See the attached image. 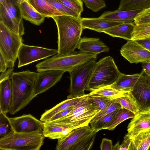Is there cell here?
Segmentation results:
<instances>
[{
    "label": "cell",
    "instance_id": "4dcf8cb0",
    "mask_svg": "<svg viewBox=\"0 0 150 150\" xmlns=\"http://www.w3.org/2000/svg\"><path fill=\"white\" fill-rule=\"evenodd\" d=\"M150 37V23L135 25L131 40L137 41Z\"/></svg>",
    "mask_w": 150,
    "mask_h": 150
},
{
    "label": "cell",
    "instance_id": "1f68e13d",
    "mask_svg": "<svg viewBox=\"0 0 150 150\" xmlns=\"http://www.w3.org/2000/svg\"><path fill=\"white\" fill-rule=\"evenodd\" d=\"M87 96L90 101L100 110L104 109L112 100L116 99L91 93L87 94Z\"/></svg>",
    "mask_w": 150,
    "mask_h": 150
},
{
    "label": "cell",
    "instance_id": "f35d334b",
    "mask_svg": "<svg viewBox=\"0 0 150 150\" xmlns=\"http://www.w3.org/2000/svg\"><path fill=\"white\" fill-rule=\"evenodd\" d=\"M85 6L94 12H97L105 7L106 4L104 0H81Z\"/></svg>",
    "mask_w": 150,
    "mask_h": 150
},
{
    "label": "cell",
    "instance_id": "8fae6325",
    "mask_svg": "<svg viewBox=\"0 0 150 150\" xmlns=\"http://www.w3.org/2000/svg\"><path fill=\"white\" fill-rule=\"evenodd\" d=\"M57 53V50L30 46L23 43L18 54V68L53 56Z\"/></svg>",
    "mask_w": 150,
    "mask_h": 150
},
{
    "label": "cell",
    "instance_id": "60d3db41",
    "mask_svg": "<svg viewBox=\"0 0 150 150\" xmlns=\"http://www.w3.org/2000/svg\"><path fill=\"white\" fill-rule=\"evenodd\" d=\"M15 64L7 60L0 53V72L5 71L7 69L14 68Z\"/></svg>",
    "mask_w": 150,
    "mask_h": 150
},
{
    "label": "cell",
    "instance_id": "4316f807",
    "mask_svg": "<svg viewBox=\"0 0 150 150\" xmlns=\"http://www.w3.org/2000/svg\"><path fill=\"white\" fill-rule=\"evenodd\" d=\"M150 7V0H120L117 10L120 11L143 10Z\"/></svg>",
    "mask_w": 150,
    "mask_h": 150
},
{
    "label": "cell",
    "instance_id": "816d5d0a",
    "mask_svg": "<svg viewBox=\"0 0 150 150\" xmlns=\"http://www.w3.org/2000/svg\"><path fill=\"white\" fill-rule=\"evenodd\" d=\"M150 150V146L149 148L148 149V150Z\"/></svg>",
    "mask_w": 150,
    "mask_h": 150
},
{
    "label": "cell",
    "instance_id": "ac0fdd59",
    "mask_svg": "<svg viewBox=\"0 0 150 150\" xmlns=\"http://www.w3.org/2000/svg\"><path fill=\"white\" fill-rule=\"evenodd\" d=\"M13 90L11 76L0 82V112H9L13 103Z\"/></svg>",
    "mask_w": 150,
    "mask_h": 150
},
{
    "label": "cell",
    "instance_id": "603a6c76",
    "mask_svg": "<svg viewBox=\"0 0 150 150\" xmlns=\"http://www.w3.org/2000/svg\"><path fill=\"white\" fill-rule=\"evenodd\" d=\"M22 18L31 23L40 25L44 22L45 17L38 12L27 1L19 3Z\"/></svg>",
    "mask_w": 150,
    "mask_h": 150
},
{
    "label": "cell",
    "instance_id": "3957f363",
    "mask_svg": "<svg viewBox=\"0 0 150 150\" xmlns=\"http://www.w3.org/2000/svg\"><path fill=\"white\" fill-rule=\"evenodd\" d=\"M97 55L81 51L61 55L57 54L38 63L36 66V71L39 72L55 70L69 72L86 62L96 60Z\"/></svg>",
    "mask_w": 150,
    "mask_h": 150
},
{
    "label": "cell",
    "instance_id": "ba28073f",
    "mask_svg": "<svg viewBox=\"0 0 150 150\" xmlns=\"http://www.w3.org/2000/svg\"><path fill=\"white\" fill-rule=\"evenodd\" d=\"M93 60L86 62L69 72L70 83L67 99L84 96L85 91L91 77L96 63Z\"/></svg>",
    "mask_w": 150,
    "mask_h": 150
},
{
    "label": "cell",
    "instance_id": "f5cc1de1",
    "mask_svg": "<svg viewBox=\"0 0 150 150\" xmlns=\"http://www.w3.org/2000/svg\"><path fill=\"white\" fill-rule=\"evenodd\" d=\"M149 40H150V37L149 38Z\"/></svg>",
    "mask_w": 150,
    "mask_h": 150
},
{
    "label": "cell",
    "instance_id": "30bf717a",
    "mask_svg": "<svg viewBox=\"0 0 150 150\" xmlns=\"http://www.w3.org/2000/svg\"><path fill=\"white\" fill-rule=\"evenodd\" d=\"M23 41L22 36L11 31L0 22V53L9 62L15 64Z\"/></svg>",
    "mask_w": 150,
    "mask_h": 150
},
{
    "label": "cell",
    "instance_id": "9a60e30c",
    "mask_svg": "<svg viewBox=\"0 0 150 150\" xmlns=\"http://www.w3.org/2000/svg\"><path fill=\"white\" fill-rule=\"evenodd\" d=\"M64 71L49 70L38 72L34 87L36 95L47 91L61 80Z\"/></svg>",
    "mask_w": 150,
    "mask_h": 150
},
{
    "label": "cell",
    "instance_id": "c3c4849f",
    "mask_svg": "<svg viewBox=\"0 0 150 150\" xmlns=\"http://www.w3.org/2000/svg\"><path fill=\"white\" fill-rule=\"evenodd\" d=\"M120 146L119 142H117L113 146V150H120Z\"/></svg>",
    "mask_w": 150,
    "mask_h": 150
},
{
    "label": "cell",
    "instance_id": "83f0119b",
    "mask_svg": "<svg viewBox=\"0 0 150 150\" xmlns=\"http://www.w3.org/2000/svg\"><path fill=\"white\" fill-rule=\"evenodd\" d=\"M150 146V132H141L132 138L129 150H148Z\"/></svg>",
    "mask_w": 150,
    "mask_h": 150
},
{
    "label": "cell",
    "instance_id": "8d00e7d4",
    "mask_svg": "<svg viewBox=\"0 0 150 150\" xmlns=\"http://www.w3.org/2000/svg\"><path fill=\"white\" fill-rule=\"evenodd\" d=\"M56 8L66 15L72 16L76 18H81V15L69 8L57 0H47Z\"/></svg>",
    "mask_w": 150,
    "mask_h": 150
},
{
    "label": "cell",
    "instance_id": "681fc988",
    "mask_svg": "<svg viewBox=\"0 0 150 150\" xmlns=\"http://www.w3.org/2000/svg\"><path fill=\"white\" fill-rule=\"evenodd\" d=\"M19 3H21L25 1H27V0H17Z\"/></svg>",
    "mask_w": 150,
    "mask_h": 150
},
{
    "label": "cell",
    "instance_id": "f907efd6",
    "mask_svg": "<svg viewBox=\"0 0 150 150\" xmlns=\"http://www.w3.org/2000/svg\"><path fill=\"white\" fill-rule=\"evenodd\" d=\"M5 0H0V4H2L3 3Z\"/></svg>",
    "mask_w": 150,
    "mask_h": 150
},
{
    "label": "cell",
    "instance_id": "7a4b0ae2",
    "mask_svg": "<svg viewBox=\"0 0 150 150\" xmlns=\"http://www.w3.org/2000/svg\"><path fill=\"white\" fill-rule=\"evenodd\" d=\"M38 73L29 70L12 72L13 100L9 113L14 115L24 108L37 96L34 91Z\"/></svg>",
    "mask_w": 150,
    "mask_h": 150
},
{
    "label": "cell",
    "instance_id": "e575fe53",
    "mask_svg": "<svg viewBox=\"0 0 150 150\" xmlns=\"http://www.w3.org/2000/svg\"><path fill=\"white\" fill-rule=\"evenodd\" d=\"M115 99L112 100L104 109L98 112L92 119L90 124L93 123L104 116L121 108L120 105L115 101Z\"/></svg>",
    "mask_w": 150,
    "mask_h": 150
},
{
    "label": "cell",
    "instance_id": "7402d4cb",
    "mask_svg": "<svg viewBox=\"0 0 150 150\" xmlns=\"http://www.w3.org/2000/svg\"><path fill=\"white\" fill-rule=\"evenodd\" d=\"M142 10L107 11L103 13L100 17L122 23H132L138 13Z\"/></svg>",
    "mask_w": 150,
    "mask_h": 150
},
{
    "label": "cell",
    "instance_id": "8992f818",
    "mask_svg": "<svg viewBox=\"0 0 150 150\" xmlns=\"http://www.w3.org/2000/svg\"><path fill=\"white\" fill-rule=\"evenodd\" d=\"M97 132L89 125L73 129L67 136L58 140L56 150H89Z\"/></svg>",
    "mask_w": 150,
    "mask_h": 150
},
{
    "label": "cell",
    "instance_id": "277c9868",
    "mask_svg": "<svg viewBox=\"0 0 150 150\" xmlns=\"http://www.w3.org/2000/svg\"><path fill=\"white\" fill-rule=\"evenodd\" d=\"M121 73L113 58L110 56L105 57L96 62L85 90L91 92L110 86L116 81Z\"/></svg>",
    "mask_w": 150,
    "mask_h": 150
},
{
    "label": "cell",
    "instance_id": "5bb4252c",
    "mask_svg": "<svg viewBox=\"0 0 150 150\" xmlns=\"http://www.w3.org/2000/svg\"><path fill=\"white\" fill-rule=\"evenodd\" d=\"M14 132L18 133H30L43 131V122L31 114L23 115L9 118Z\"/></svg>",
    "mask_w": 150,
    "mask_h": 150
},
{
    "label": "cell",
    "instance_id": "7c38bea8",
    "mask_svg": "<svg viewBox=\"0 0 150 150\" xmlns=\"http://www.w3.org/2000/svg\"><path fill=\"white\" fill-rule=\"evenodd\" d=\"M131 92L140 110L150 109V76L143 69Z\"/></svg>",
    "mask_w": 150,
    "mask_h": 150
},
{
    "label": "cell",
    "instance_id": "7bdbcfd3",
    "mask_svg": "<svg viewBox=\"0 0 150 150\" xmlns=\"http://www.w3.org/2000/svg\"><path fill=\"white\" fill-rule=\"evenodd\" d=\"M73 107V106L57 113L52 117L48 121H55L64 117L67 115L71 110Z\"/></svg>",
    "mask_w": 150,
    "mask_h": 150
},
{
    "label": "cell",
    "instance_id": "cb8c5ba5",
    "mask_svg": "<svg viewBox=\"0 0 150 150\" xmlns=\"http://www.w3.org/2000/svg\"><path fill=\"white\" fill-rule=\"evenodd\" d=\"M135 24L134 22L123 23L105 29L102 32L113 37L131 40Z\"/></svg>",
    "mask_w": 150,
    "mask_h": 150
},
{
    "label": "cell",
    "instance_id": "bcb514c9",
    "mask_svg": "<svg viewBox=\"0 0 150 150\" xmlns=\"http://www.w3.org/2000/svg\"><path fill=\"white\" fill-rule=\"evenodd\" d=\"M137 41L144 47L150 51V40L149 38L140 40Z\"/></svg>",
    "mask_w": 150,
    "mask_h": 150
},
{
    "label": "cell",
    "instance_id": "b9f144b4",
    "mask_svg": "<svg viewBox=\"0 0 150 150\" xmlns=\"http://www.w3.org/2000/svg\"><path fill=\"white\" fill-rule=\"evenodd\" d=\"M132 142V138L127 134L124 137L122 142L120 145V150H129Z\"/></svg>",
    "mask_w": 150,
    "mask_h": 150
},
{
    "label": "cell",
    "instance_id": "d6986e66",
    "mask_svg": "<svg viewBox=\"0 0 150 150\" xmlns=\"http://www.w3.org/2000/svg\"><path fill=\"white\" fill-rule=\"evenodd\" d=\"M77 48L81 52L97 54L109 51V47L99 38L86 37L81 38Z\"/></svg>",
    "mask_w": 150,
    "mask_h": 150
},
{
    "label": "cell",
    "instance_id": "d4e9b609",
    "mask_svg": "<svg viewBox=\"0 0 150 150\" xmlns=\"http://www.w3.org/2000/svg\"><path fill=\"white\" fill-rule=\"evenodd\" d=\"M38 12L45 18L65 15L57 8L47 0H27Z\"/></svg>",
    "mask_w": 150,
    "mask_h": 150
},
{
    "label": "cell",
    "instance_id": "f6af8a7d",
    "mask_svg": "<svg viewBox=\"0 0 150 150\" xmlns=\"http://www.w3.org/2000/svg\"><path fill=\"white\" fill-rule=\"evenodd\" d=\"M14 68H9L5 71L1 73L0 77V82L9 77L11 75Z\"/></svg>",
    "mask_w": 150,
    "mask_h": 150
},
{
    "label": "cell",
    "instance_id": "74e56055",
    "mask_svg": "<svg viewBox=\"0 0 150 150\" xmlns=\"http://www.w3.org/2000/svg\"><path fill=\"white\" fill-rule=\"evenodd\" d=\"M64 5L81 15L83 11V3L81 0H57Z\"/></svg>",
    "mask_w": 150,
    "mask_h": 150
},
{
    "label": "cell",
    "instance_id": "5b68a950",
    "mask_svg": "<svg viewBox=\"0 0 150 150\" xmlns=\"http://www.w3.org/2000/svg\"><path fill=\"white\" fill-rule=\"evenodd\" d=\"M45 137L43 131L30 133L13 131L0 138V149L2 150H39Z\"/></svg>",
    "mask_w": 150,
    "mask_h": 150
},
{
    "label": "cell",
    "instance_id": "ee69618b",
    "mask_svg": "<svg viewBox=\"0 0 150 150\" xmlns=\"http://www.w3.org/2000/svg\"><path fill=\"white\" fill-rule=\"evenodd\" d=\"M113 147L112 140L106 138L102 139L100 146L101 150H113Z\"/></svg>",
    "mask_w": 150,
    "mask_h": 150
},
{
    "label": "cell",
    "instance_id": "f1b7e54d",
    "mask_svg": "<svg viewBox=\"0 0 150 150\" xmlns=\"http://www.w3.org/2000/svg\"><path fill=\"white\" fill-rule=\"evenodd\" d=\"M115 101L120 105L121 108L128 110L134 115L140 110L136 100L131 92L124 93L116 98Z\"/></svg>",
    "mask_w": 150,
    "mask_h": 150
},
{
    "label": "cell",
    "instance_id": "9c48e42d",
    "mask_svg": "<svg viewBox=\"0 0 150 150\" xmlns=\"http://www.w3.org/2000/svg\"><path fill=\"white\" fill-rule=\"evenodd\" d=\"M22 19L17 0H5L0 4V22L11 31L22 36L25 34Z\"/></svg>",
    "mask_w": 150,
    "mask_h": 150
},
{
    "label": "cell",
    "instance_id": "7dc6e473",
    "mask_svg": "<svg viewBox=\"0 0 150 150\" xmlns=\"http://www.w3.org/2000/svg\"><path fill=\"white\" fill-rule=\"evenodd\" d=\"M142 69L148 75L150 76V62L142 63Z\"/></svg>",
    "mask_w": 150,
    "mask_h": 150
},
{
    "label": "cell",
    "instance_id": "2e32d148",
    "mask_svg": "<svg viewBox=\"0 0 150 150\" xmlns=\"http://www.w3.org/2000/svg\"><path fill=\"white\" fill-rule=\"evenodd\" d=\"M127 131L131 138L143 132H150V109L140 110L135 114L128 125Z\"/></svg>",
    "mask_w": 150,
    "mask_h": 150
},
{
    "label": "cell",
    "instance_id": "f546056e",
    "mask_svg": "<svg viewBox=\"0 0 150 150\" xmlns=\"http://www.w3.org/2000/svg\"><path fill=\"white\" fill-rule=\"evenodd\" d=\"M134 115L131 111L121 108L104 129L113 130L121 123L128 119L132 118Z\"/></svg>",
    "mask_w": 150,
    "mask_h": 150
},
{
    "label": "cell",
    "instance_id": "d590c367",
    "mask_svg": "<svg viewBox=\"0 0 150 150\" xmlns=\"http://www.w3.org/2000/svg\"><path fill=\"white\" fill-rule=\"evenodd\" d=\"M90 93L105 96L116 98L126 92L117 91L108 86L100 88L93 91Z\"/></svg>",
    "mask_w": 150,
    "mask_h": 150
},
{
    "label": "cell",
    "instance_id": "52a82bcc",
    "mask_svg": "<svg viewBox=\"0 0 150 150\" xmlns=\"http://www.w3.org/2000/svg\"><path fill=\"white\" fill-rule=\"evenodd\" d=\"M100 111L90 101L87 94H86L73 106L72 110L67 115L54 122L78 127L88 125L92 119Z\"/></svg>",
    "mask_w": 150,
    "mask_h": 150
},
{
    "label": "cell",
    "instance_id": "d6a6232c",
    "mask_svg": "<svg viewBox=\"0 0 150 150\" xmlns=\"http://www.w3.org/2000/svg\"><path fill=\"white\" fill-rule=\"evenodd\" d=\"M120 109L113 111L103 117L95 122L90 124L91 127L97 132L101 130L104 129Z\"/></svg>",
    "mask_w": 150,
    "mask_h": 150
},
{
    "label": "cell",
    "instance_id": "836d02e7",
    "mask_svg": "<svg viewBox=\"0 0 150 150\" xmlns=\"http://www.w3.org/2000/svg\"><path fill=\"white\" fill-rule=\"evenodd\" d=\"M14 131L9 118L0 112V138L4 137Z\"/></svg>",
    "mask_w": 150,
    "mask_h": 150
},
{
    "label": "cell",
    "instance_id": "6da1fadb",
    "mask_svg": "<svg viewBox=\"0 0 150 150\" xmlns=\"http://www.w3.org/2000/svg\"><path fill=\"white\" fill-rule=\"evenodd\" d=\"M58 31L57 54H67L77 48L83 30L81 18L68 15H62L52 18Z\"/></svg>",
    "mask_w": 150,
    "mask_h": 150
},
{
    "label": "cell",
    "instance_id": "ffe728a7",
    "mask_svg": "<svg viewBox=\"0 0 150 150\" xmlns=\"http://www.w3.org/2000/svg\"><path fill=\"white\" fill-rule=\"evenodd\" d=\"M81 22L83 29H88L96 31L102 33L104 30L117 25L122 22L103 18H81Z\"/></svg>",
    "mask_w": 150,
    "mask_h": 150
},
{
    "label": "cell",
    "instance_id": "484cf974",
    "mask_svg": "<svg viewBox=\"0 0 150 150\" xmlns=\"http://www.w3.org/2000/svg\"><path fill=\"white\" fill-rule=\"evenodd\" d=\"M83 96L67 99L51 109L46 110L41 115L40 120L44 122L48 121L52 117L57 113L74 105Z\"/></svg>",
    "mask_w": 150,
    "mask_h": 150
},
{
    "label": "cell",
    "instance_id": "ab89813d",
    "mask_svg": "<svg viewBox=\"0 0 150 150\" xmlns=\"http://www.w3.org/2000/svg\"><path fill=\"white\" fill-rule=\"evenodd\" d=\"M135 25L150 23V7L138 13L134 21Z\"/></svg>",
    "mask_w": 150,
    "mask_h": 150
},
{
    "label": "cell",
    "instance_id": "4fadbf2b",
    "mask_svg": "<svg viewBox=\"0 0 150 150\" xmlns=\"http://www.w3.org/2000/svg\"><path fill=\"white\" fill-rule=\"evenodd\" d=\"M120 53L131 64L150 62V51L137 41L128 40L122 47Z\"/></svg>",
    "mask_w": 150,
    "mask_h": 150
},
{
    "label": "cell",
    "instance_id": "44dd1931",
    "mask_svg": "<svg viewBox=\"0 0 150 150\" xmlns=\"http://www.w3.org/2000/svg\"><path fill=\"white\" fill-rule=\"evenodd\" d=\"M140 76V73L126 75L121 73L116 81L109 86L119 91L131 92Z\"/></svg>",
    "mask_w": 150,
    "mask_h": 150
},
{
    "label": "cell",
    "instance_id": "e0dca14e",
    "mask_svg": "<svg viewBox=\"0 0 150 150\" xmlns=\"http://www.w3.org/2000/svg\"><path fill=\"white\" fill-rule=\"evenodd\" d=\"M43 132L45 137L57 140L67 136L78 127L73 125L54 121L43 122Z\"/></svg>",
    "mask_w": 150,
    "mask_h": 150
}]
</instances>
